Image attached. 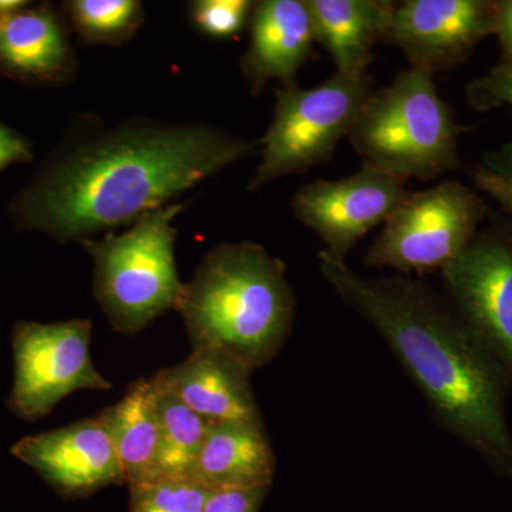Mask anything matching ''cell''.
<instances>
[{"instance_id": "23", "label": "cell", "mask_w": 512, "mask_h": 512, "mask_svg": "<svg viewBox=\"0 0 512 512\" xmlns=\"http://www.w3.org/2000/svg\"><path fill=\"white\" fill-rule=\"evenodd\" d=\"M466 100L477 111L510 106L512 109V60H501L484 76L466 87Z\"/></svg>"}, {"instance_id": "21", "label": "cell", "mask_w": 512, "mask_h": 512, "mask_svg": "<svg viewBox=\"0 0 512 512\" xmlns=\"http://www.w3.org/2000/svg\"><path fill=\"white\" fill-rule=\"evenodd\" d=\"M212 491L192 480L130 485L131 512H202Z\"/></svg>"}, {"instance_id": "17", "label": "cell", "mask_w": 512, "mask_h": 512, "mask_svg": "<svg viewBox=\"0 0 512 512\" xmlns=\"http://www.w3.org/2000/svg\"><path fill=\"white\" fill-rule=\"evenodd\" d=\"M316 42L326 50L336 73L367 74L373 49L386 39L396 3L390 0H306Z\"/></svg>"}, {"instance_id": "10", "label": "cell", "mask_w": 512, "mask_h": 512, "mask_svg": "<svg viewBox=\"0 0 512 512\" xmlns=\"http://www.w3.org/2000/svg\"><path fill=\"white\" fill-rule=\"evenodd\" d=\"M409 191L406 183L363 164L340 180H316L296 192L292 211L312 229L323 251L346 261L349 252L377 225L384 224Z\"/></svg>"}, {"instance_id": "16", "label": "cell", "mask_w": 512, "mask_h": 512, "mask_svg": "<svg viewBox=\"0 0 512 512\" xmlns=\"http://www.w3.org/2000/svg\"><path fill=\"white\" fill-rule=\"evenodd\" d=\"M275 468L265 426L224 421L208 426L190 480L210 490L269 488Z\"/></svg>"}, {"instance_id": "8", "label": "cell", "mask_w": 512, "mask_h": 512, "mask_svg": "<svg viewBox=\"0 0 512 512\" xmlns=\"http://www.w3.org/2000/svg\"><path fill=\"white\" fill-rule=\"evenodd\" d=\"M93 323H16L12 333L15 382L8 406L20 419L37 421L76 390H109L90 356Z\"/></svg>"}, {"instance_id": "29", "label": "cell", "mask_w": 512, "mask_h": 512, "mask_svg": "<svg viewBox=\"0 0 512 512\" xmlns=\"http://www.w3.org/2000/svg\"><path fill=\"white\" fill-rule=\"evenodd\" d=\"M28 6L29 2H25V0H0V18L15 15Z\"/></svg>"}, {"instance_id": "25", "label": "cell", "mask_w": 512, "mask_h": 512, "mask_svg": "<svg viewBox=\"0 0 512 512\" xmlns=\"http://www.w3.org/2000/svg\"><path fill=\"white\" fill-rule=\"evenodd\" d=\"M29 160H32L29 141L0 123V171L10 164Z\"/></svg>"}, {"instance_id": "22", "label": "cell", "mask_w": 512, "mask_h": 512, "mask_svg": "<svg viewBox=\"0 0 512 512\" xmlns=\"http://www.w3.org/2000/svg\"><path fill=\"white\" fill-rule=\"evenodd\" d=\"M255 2L249 0H195L188 16L192 26L212 39L237 36L251 19Z\"/></svg>"}, {"instance_id": "3", "label": "cell", "mask_w": 512, "mask_h": 512, "mask_svg": "<svg viewBox=\"0 0 512 512\" xmlns=\"http://www.w3.org/2000/svg\"><path fill=\"white\" fill-rule=\"evenodd\" d=\"M295 308L284 262L255 242L212 248L175 305L192 349L222 350L252 372L284 348Z\"/></svg>"}, {"instance_id": "26", "label": "cell", "mask_w": 512, "mask_h": 512, "mask_svg": "<svg viewBox=\"0 0 512 512\" xmlns=\"http://www.w3.org/2000/svg\"><path fill=\"white\" fill-rule=\"evenodd\" d=\"M474 184L478 191H483L493 198L501 210L512 215V181L501 180L494 175L485 173L483 168L477 167L473 174Z\"/></svg>"}, {"instance_id": "15", "label": "cell", "mask_w": 512, "mask_h": 512, "mask_svg": "<svg viewBox=\"0 0 512 512\" xmlns=\"http://www.w3.org/2000/svg\"><path fill=\"white\" fill-rule=\"evenodd\" d=\"M0 70L30 84L62 86L72 82L79 63L66 19L50 5L28 6L0 18Z\"/></svg>"}, {"instance_id": "13", "label": "cell", "mask_w": 512, "mask_h": 512, "mask_svg": "<svg viewBox=\"0 0 512 512\" xmlns=\"http://www.w3.org/2000/svg\"><path fill=\"white\" fill-rule=\"evenodd\" d=\"M252 370L234 356L212 348L191 355L151 377L156 389L210 423L238 421L264 426L251 384Z\"/></svg>"}, {"instance_id": "27", "label": "cell", "mask_w": 512, "mask_h": 512, "mask_svg": "<svg viewBox=\"0 0 512 512\" xmlns=\"http://www.w3.org/2000/svg\"><path fill=\"white\" fill-rule=\"evenodd\" d=\"M485 173L501 178V180L512 181V141L504 144L498 150L485 154L483 163L478 165Z\"/></svg>"}, {"instance_id": "6", "label": "cell", "mask_w": 512, "mask_h": 512, "mask_svg": "<svg viewBox=\"0 0 512 512\" xmlns=\"http://www.w3.org/2000/svg\"><path fill=\"white\" fill-rule=\"evenodd\" d=\"M372 93L367 74L335 73L308 90L298 84L275 89L274 117L259 141L261 164L248 190L258 191L278 178L330 163Z\"/></svg>"}, {"instance_id": "18", "label": "cell", "mask_w": 512, "mask_h": 512, "mask_svg": "<svg viewBox=\"0 0 512 512\" xmlns=\"http://www.w3.org/2000/svg\"><path fill=\"white\" fill-rule=\"evenodd\" d=\"M156 397L150 379H140L128 387L120 402L97 416L113 441L128 485L154 481L160 439Z\"/></svg>"}, {"instance_id": "11", "label": "cell", "mask_w": 512, "mask_h": 512, "mask_svg": "<svg viewBox=\"0 0 512 512\" xmlns=\"http://www.w3.org/2000/svg\"><path fill=\"white\" fill-rule=\"evenodd\" d=\"M495 28V0H406L394 8L384 42L399 47L412 67L436 74L466 62Z\"/></svg>"}, {"instance_id": "5", "label": "cell", "mask_w": 512, "mask_h": 512, "mask_svg": "<svg viewBox=\"0 0 512 512\" xmlns=\"http://www.w3.org/2000/svg\"><path fill=\"white\" fill-rule=\"evenodd\" d=\"M185 204L148 212L123 234L82 242L94 262V296L111 328L136 333L175 309L184 284L175 266L174 220Z\"/></svg>"}, {"instance_id": "2", "label": "cell", "mask_w": 512, "mask_h": 512, "mask_svg": "<svg viewBox=\"0 0 512 512\" xmlns=\"http://www.w3.org/2000/svg\"><path fill=\"white\" fill-rule=\"evenodd\" d=\"M318 262L336 295L392 349L434 420L497 473L512 474L507 376L460 316L416 279L366 278L323 249Z\"/></svg>"}, {"instance_id": "14", "label": "cell", "mask_w": 512, "mask_h": 512, "mask_svg": "<svg viewBox=\"0 0 512 512\" xmlns=\"http://www.w3.org/2000/svg\"><path fill=\"white\" fill-rule=\"evenodd\" d=\"M251 40L239 60L252 96L278 80L282 87L295 86L303 64L311 59L316 42L311 10L306 0H261L254 3Z\"/></svg>"}, {"instance_id": "19", "label": "cell", "mask_w": 512, "mask_h": 512, "mask_svg": "<svg viewBox=\"0 0 512 512\" xmlns=\"http://www.w3.org/2000/svg\"><path fill=\"white\" fill-rule=\"evenodd\" d=\"M156 394L160 439L154 481L190 480L210 421L202 419L171 394L158 389Z\"/></svg>"}, {"instance_id": "7", "label": "cell", "mask_w": 512, "mask_h": 512, "mask_svg": "<svg viewBox=\"0 0 512 512\" xmlns=\"http://www.w3.org/2000/svg\"><path fill=\"white\" fill-rule=\"evenodd\" d=\"M488 217L483 198L460 181L409 191L384 222L365 264L406 275L441 271L473 241Z\"/></svg>"}, {"instance_id": "4", "label": "cell", "mask_w": 512, "mask_h": 512, "mask_svg": "<svg viewBox=\"0 0 512 512\" xmlns=\"http://www.w3.org/2000/svg\"><path fill=\"white\" fill-rule=\"evenodd\" d=\"M433 76L410 67L370 94L348 136L363 164L404 183L434 180L460 167L464 128L437 93Z\"/></svg>"}, {"instance_id": "20", "label": "cell", "mask_w": 512, "mask_h": 512, "mask_svg": "<svg viewBox=\"0 0 512 512\" xmlns=\"http://www.w3.org/2000/svg\"><path fill=\"white\" fill-rule=\"evenodd\" d=\"M62 9L67 26L89 46L124 45L146 22L138 0H69Z\"/></svg>"}, {"instance_id": "28", "label": "cell", "mask_w": 512, "mask_h": 512, "mask_svg": "<svg viewBox=\"0 0 512 512\" xmlns=\"http://www.w3.org/2000/svg\"><path fill=\"white\" fill-rule=\"evenodd\" d=\"M495 36L503 50L501 60H512V0H497Z\"/></svg>"}, {"instance_id": "9", "label": "cell", "mask_w": 512, "mask_h": 512, "mask_svg": "<svg viewBox=\"0 0 512 512\" xmlns=\"http://www.w3.org/2000/svg\"><path fill=\"white\" fill-rule=\"evenodd\" d=\"M461 320L512 379V227L493 221L441 269Z\"/></svg>"}, {"instance_id": "1", "label": "cell", "mask_w": 512, "mask_h": 512, "mask_svg": "<svg viewBox=\"0 0 512 512\" xmlns=\"http://www.w3.org/2000/svg\"><path fill=\"white\" fill-rule=\"evenodd\" d=\"M259 141L205 123L80 117L32 184L13 201L16 225L59 242L130 227L148 212L244 160Z\"/></svg>"}, {"instance_id": "24", "label": "cell", "mask_w": 512, "mask_h": 512, "mask_svg": "<svg viewBox=\"0 0 512 512\" xmlns=\"http://www.w3.org/2000/svg\"><path fill=\"white\" fill-rule=\"evenodd\" d=\"M269 488L214 490L202 512H259Z\"/></svg>"}, {"instance_id": "12", "label": "cell", "mask_w": 512, "mask_h": 512, "mask_svg": "<svg viewBox=\"0 0 512 512\" xmlns=\"http://www.w3.org/2000/svg\"><path fill=\"white\" fill-rule=\"evenodd\" d=\"M10 453L67 497L126 483L113 441L97 416L23 437Z\"/></svg>"}]
</instances>
